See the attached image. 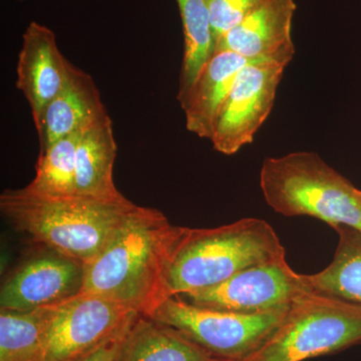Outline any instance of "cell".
Wrapping results in <instances>:
<instances>
[{"instance_id": "obj_21", "label": "cell", "mask_w": 361, "mask_h": 361, "mask_svg": "<svg viewBox=\"0 0 361 361\" xmlns=\"http://www.w3.org/2000/svg\"><path fill=\"white\" fill-rule=\"evenodd\" d=\"M265 0H206L214 42L240 25Z\"/></svg>"}, {"instance_id": "obj_4", "label": "cell", "mask_w": 361, "mask_h": 361, "mask_svg": "<svg viewBox=\"0 0 361 361\" xmlns=\"http://www.w3.org/2000/svg\"><path fill=\"white\" fill-rule=\"evenodd\" d=\"M266 203L285 217L310 216L361 231V192L313 152L266 158L260 171Z\"/></svg>"}, {"instance_id": "obj_2", "label": "cell", "mask_w": 361, "mask_h": 361, "mask_svg": "<svg viewBox=\"0 0 361 361\" xmlns=\"http://www.w3.org/2000/svg\"><path fill=\"white\" fill-rule=\"evenodd\" d=\"M130 200L106 202L73 196H42L21 188L6 190L0 210L18 231L90 265L106 249L135 207Z\"/></svg>"}, {"instance_id": "obj_11", "label": "cell", "mask_w": 361, "mask_h": 361, "mask_svg": "<svg viewBox=\"0 0 361 361\" xmlns=\"http://www.w3.org/2000/svg\"><path fill=\"white\" fill-rule=\"evenodd\" d=\"M294 0H265L216 44L215 51H229L250 61L288 66L295 56L292 40Z\"/></svg>"}, {"instance_id": "obj_13", "label": "cell", "mask_w": 361, "mask_h": 361, "mask_svg": "<svg viewBox=\"0 0 361 361\" xmlns=\"http://www.w3.org/2000/svg\"><path fill=\"white\" fill-rule=\"evenodd\" d=\"M109 116L94 80L71 63L63 90L35 122L40 151L63 137L85 133Z\"/></svg>"}, {"instance_id": "obj_14", "label": "cell", "mask_w": 361, "mask_h": 361, "mask_svg": "<svg viewBox=\"0 0 361 361\" xmlns=\"http://www.w3.org/2000/svg\"><path fill=\"white\" fill-rule=\"evenodd\" d=\"M249 63V59L229 51H217L211 56L180 104L190 133L201 139H211L221 106L229 96L240 71Z\"/></svg>"}, {"instance_id": "obj_15", "label": "cell", "mask_w": 361, "mask_h": 361, "mask_svg": "<svg viewBox=\"0 0 361 361\" xmlns=\"http://www.w3.org/2000/svg\"><path fill=\"white\" fill-rule=\"evenodd\" d=\"M118 154L111 116L85 130L80 137L75 158V195L106 202L128 200L114 182Z\"/></svg>"}, {"instance_id": "obj_17", "label": "cell", "mask_w": 361, "mask_h": 361, "mask_svg": "<svg viewBox=\"0 0 361 361\" xmlns=\"http://www.w3.org/2000/svg\"><path fill=\"white\" fill-rule=\"evenodd\" d=\"M334 229L339 236L334 260L306 276L314 293L361 305V231L344 225Z\"/></svg>"}, {"instance_id": "obj_10", "label": "cell", "mask_w": 361, "mask_h": 361, "mask_svg": "<svg viewBox=\"0 0 361 361\" xmlns=\"http://www.w3.org/2000/svg\"><path fill=\"white\" fill-rule=\"evenodd\" d=\"M87 265L40 246L2 282L0 310L30 311L65 302L84 286Z\"/></svg>"}, {"instance_id": "obj_3", "label": "cell", "mask_w": 361, "mask_h": 361, "mask_svg": "<svg viewBox=\"0 0 361 361\" xmlns=\"http://www.w3.org/2000/svg\"><path fill=\"white\" fill-rule=\"evenodd\" d=\"M284 256L272 226L258 218L211 229L182 227L168 267L169 297L222 283L246 268Z\"/></svg>"}, {"instance_id": "obj_12", "label": "cell", "mask_w": 361, "mask_h": 361, "mask_svg": "<svg viewBox=\"0 0 361 361\" xmlns=\"http://www.w3.org/2000/svg\"><path fill=\"white\" fill-rule=\"evenodd\" d=\"M70 65L59 51L54 32L47 26L30 23L18 54L16 87L30 104L33 122L63 90Z\"/></svg>"}, {"instance_id": "obj_16", "label": "cell", "mask_w": 361, "mask_h": 361, "mask_svg": "<svg viewBox=\"0 0 361 361\" xmlns=\"http://www.w3.org/2000/svg\"><path fill=\"white\" fill-rule=\"evenodd\" d=\"M177 330L144 315L130 322L114 361H212Z\"/></svg>"}, {"instance_id": "obj_8", "label": "cell", "mask_w": 361, "mask_h": 361, "mask_svg": "<svg viewBox=\"0 0 361 361\" xmlns=\"http://www.w3.org/2000/svg\"><path fill=\"white\" fill-rule=\"evenodd\" d=\"M286 66L250 61L237 75L221 106L210 141L218 153L232 156L250 145L274 106Z\"/></svg>"}, {"instance_id": "obj_9", "label": "cell", "mask_w": 361, "mask_h": 361, "mask_svg": "<svg viewBox=\"0 0 361 361\" xmlns=\"http://www.w3.org/2000/svg\"><path fill=\"white\" fill-rule=\"evenodd\" d=\"M139 313L96 294L80 293L54 306L40 361H75Z\"/></svg>"}, {"instance_id": "obj_6", "label": "cell", "mask_w": 361, "mask_h": 361, "mask_svg": "<svg viewBox=\"0 0 361 361\" xmlns=\"http://www.w3.org/2000/svg\"><path fill=\"white\" fill-rule=\"evenodd\" d=\"M289 310L241 314L199 307L173 296L149 317L177 330L213 360L243 361L269 339Z\"/></svg>"}, {"instance_id": "obj_22", "label": "cell", "mask_w": 361, "mask_h": 361, "mask_svg": "<svg viewBox=\"0 0 361 361\" xmlns=\"http://www.w3.org/2000/svg\"><path fill=\"white\" fill-rule=\"evenodd\" d=\"M134 318H132L130 322H128L126 324H123L122 327H120V329L116 330V331L114 332L110 337H108L103 343L99 344L97 348L92 349V350L90 351L89 353L82 356V357L78 358V360L75 361L115 360L116 353H118V349L121 348V344H122L123 337H125L126 334H127L130 322H133Z\"/></svg>"}, {"instance_id": "obj_5", "label": "cell", "mask_w": 361, "mask_h": 361, "mask_svg": "<svg viewBox=\"0 0 361 361\" xmlns=\"http://www.w3.org/2000/svg\"><path fill=\"white\" fill-rule=\"evenodd\" d=\"M361 343V305L306 294L292 304L274 334L243 361H303Z\"/></svg>"}, {"instance_id": "obj_7", "label": "cell", "mask_w": 361, "mask_h": 361, "mask_svg": "<svg viewBox=\"0 0 361 361\" xmlns=\"http://www.w3.org/2000/svg\"><path fill=\"white\" fill-rule=\"evenodd\" d=\"M311 292L307 276L292 270L284 256L246 268L222 283L178 297L199 307L259 314L291 307Z\"/></svg>"}, {"instance_id": "obj_1", "label": "cell", "mask_w": 361, "mask_h": 361, "mask_svg": "<svg viewBox=\"0 0 361 361\" xmlns=\"http://www.w3.org/2000/svg\"><path fill=\"white\" fill-rule=\"evenodd\" d=\"M180 232L158 209L135 205L85 268L80 293L106 297L149 317L170 298L168 267Z\"/></svg>"}, {"instance_id": "obj_23", "label": "cell", "mask_w": 361, "mask_h": 361, "mask_svg": "<svg viewBox=\"0 0 361 361\" xmlns=\"http://www.w3.org/2000/svg\"><path fill=\"white\" fill-rule=\"evenodd\" d=\"M212 361H231V360H212Z\"/></svg>"}, {"instance_id": "obj_24", "label": "cell", "mask_w": 361, "mask_h": 361, "mask_svg": "<svg viewBox=\"0 0 361 361\" xmlns=\"http://www.w3.org/2000/svg\"><path fill=\"white\" fill-rule=\"evenodd\" d=\"M360 192H361V190H360Z\"/></svg>"}, {"instance_id": "obj_20", "label": "cell", "mask_w": 361, "mask_h": 361, "mask_svg": "<svg viewBox=\"0 0 361 361\" xmlns=\"http://www.w3.org/2000/svg\"><path fill=\"white\" fill-rule=\"evenodd\" d=\"M82 134L63 137L49 148L42 149L35 165V176L25 186L28 190L47 197L77 196L75 195V158Z\"/></svg>"}, {"instance_id": "obj_19", "label": "cell", "mask_w": 361, "mask_h": 361, "mask_svg": "<svg viewBox=\"0 0 361 361\" xmlns=\"http://www.w3.org/2000/svg\"><path fill=\"white\" fill-rule=\"evenodd\" d=\"M54 306L0 310V361H40Z\"/></svg>"}, {"instance_id": "obj_18", "label": "cell", "mask_w": 361, "mask_h": 361, "mask_svg": "<svg viewBox=\"0 0 361 361\" xmlns=\"http://www.w3.org/2000/svg\"><path fill=\"white\" fill-rule=\"evenodd\" d=\"M177 4L184 35V54L177 94L180 104L204 66L215 54V42L206 0H177Z\"/></svg>"}]
</instances>
